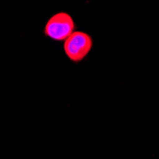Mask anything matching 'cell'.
<instances>
[{
	"mask_svg": "<svg viewBox=\"0 0 159 159\" xmlns=\"http://www.w3.org/2000/svg\"><path fill=\"white\" fill-rule=\"evenodd\" d=\"M93 45L92 36L82 31H75L65 41L63 49L68 59L74 63L83 61L91 52Z\"/></svg>",
	"mask_w": 159,
	"mask_h": 159,
	"instance_id": "obj_1",
	"label": "cell"
},
{
	"mask_svg": "<svg viewBox=\"0 0 159 159\" xmlns=\"http://www.w3.org/2000/svg\"><path fill=\"white\" fill-rule=\"evenodd\" d=\"M75 23L70 14L66 11H58L46 22L44 34L53 41L64 42L75 32Z\"/></svg>",
	"mask_w": 159,
	"mask_h": 159,
	"instance_id": "obj_2",
	"label": "cell"
}]
</instances>
